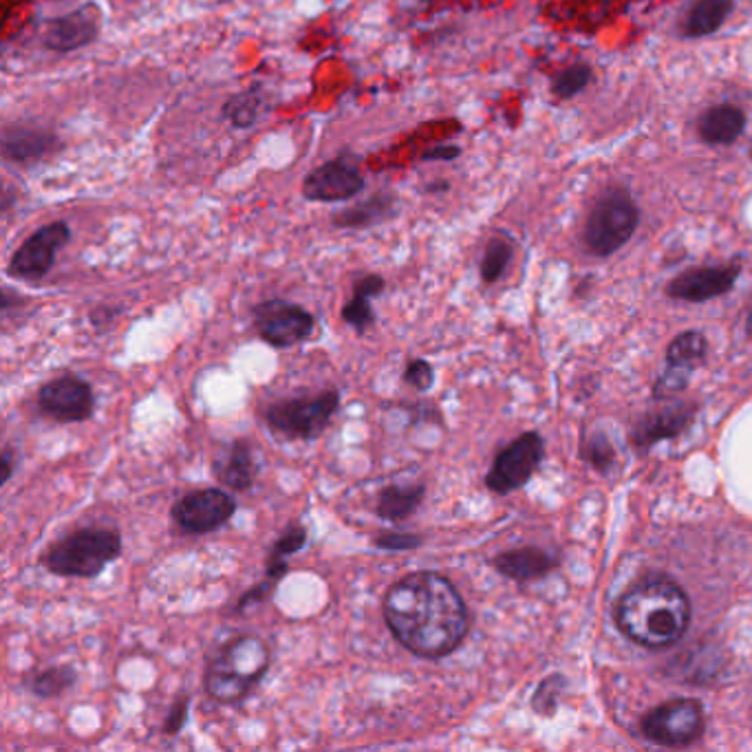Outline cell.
<instances>
[{"mask_svg": "<svg viewBox=\"0 0 752 752\" xmlns=\"http://www.w3.org/2000/svg\"><path fill=\"white\" fill-rule=\"evenodd\" d=\"M382 614L393 638L424 660L451 656L468 633V607L457 587L437 571H413L393 583Z\"/></svg>", "mask_w": 752, "mask_h": 752, "instance_id": "6da1fadb", "label": "cell"}, {"mask_svg": "<svg viewBox=\"0 0 752 752\" xmlns=\"http://www.w3.org/2000/svg\"><path fill=\"white\" fill-rule=\"evenodd\" d=\"M620 631L649 649L678 642L691 622V602L671 580L653 578L629 589L616 614Z\"/></svg>", "mask_w": 752, "mask_h": 752, "instance_id": "7a4b0ae2", "label": "cell"}, {"mask_svg": "<svg viewBox=\"0 0 752 752\" xmlns=\"http://www.w3.org/2000/svg\"><path fill=\"white\" fill-rule=\"evenodd\" d=\"M269 669V647L258 636H239L222 647L204 678L206 693L219 704H241Z\"/></svg>", "mask_w": 752, "mask_h": 752, "instance_id": "3957f363", "label": "cell"}, {"mask_svg": "<svg viewBox=\"0 0 752 752\" xmlns=\"http://www.w3.org/2000/svg\"><path fill=\"white\" fill-rule=\"evenodd\" d=\"M122 556V536L111 527H82L44 554V567L62 578H95Z\"/></svg>", "mask_w": 752, "mask_h": 752, "instance_id": "277c9868", "label": "cell"}, {"mask_svg": "<svg viewBox=\"0 0 752 752\" xmlns=\"http://www.w3.org/2000/svg\"><path fill=\"white\" fill-rule=\"evenodd\" d=\"M340 406L336 389L320 391L311 398H287L269 404L262 413L265 424L289 440H316L331 424Z\"/></svg>", "mask_w": 752, "mask_h": 752, "instance_id": "5b68a950", "label": "cell"}, {"mask_svg": "<svg viewBox=\"0 0 752 752\" xmlns=\"http://www.w3.org/2000/svg\"><path fill=\"white\" fill-rule=\"evenodd\" d=\"M640 222L638 206L625 190L605 193L591 208L585 226V246L594 256L620 250L636 233Z\"/></svg>", "mask_w": 752, "mask_h": 752, "instance_id": "8992f818", "label": "cell"}, {"mask_svg": "<svg viewBox=\"0 0 752 752\" xmlns=\"http://www.w3.org/2000/svg\"><path fill=\"white\" fill-rule=\"evenodd\" d=\"M254 327L258 336L274 349H289L307 338L316 329V318L300 305L271 298L254 307Z\"/></svg>", "mask_w": 752, "mask_h": 752, "instance_id": "52a82bcc", "label": "cell"}, {"mask_svg": "<svg viewBox=\"0 0 752 752\" xmlns=\"http://www.w3.org/2000/svg\"><path fill=\"white\" fill-rule=\"evenodd\" d=\"M237 514V499L222 488L188 493L173 505L171 516L184 534H210L230 523Z\"/></svg>", "mask_w": 752, "mask_h": 752, "instance_id": "ba28073f", "label": "cell"}, {"mask_svg": "<svg viewBox=\"0 0 752 752\" xmlns=\"http://www.w3.org/2000/svg\"><path fill=\"white\" fill-rule=\"evenodd\" d=\"M38 409L55 422L80 424L93 418L95 395L91 384L73 373L49 380L38 389Z\"/></svg>", "mask_w": 752, "mask_h": 752, "instance_id": "9c48e42d", "label": "cell"}, {"mask_svg": "<svg viewBox=\"0 0 752 752\" xmlns=\"http://www.w3.org/2000/svg\"><path fill=\"white\" fill-rule=\"evenodd\" d=\"M642 735L660 746H687L704 731L702 709L693 700H673L642 720Z\"/></svg>", "mask_w": 752, "mask_h": 752, "instance_id": "30bf717a", "label": "cell"}, {"mask_svg": "<svg viewBox=\"0 0 752 752\" xmlns=\"http://www.w3.org/2000/svg\"><path fill=\"white\" fill-rule=\"evenodd\" d=\"M543 460V440L538 433H525L518 440H514L509 446H505L497 455L488 477L486 486L495 495H509L518 488H523L534 471L538 468Z\"/></svg>", "mask_w": 752, "mask_h": 752, "instance_id": "8fae6325", "label": "cell"}, {"mask_svg": "<svg viewBox=\"0 0 752 752\" xmlns=\"http://www.w3.org/2000/svg\"><path fill=\"white\" fill-rule=\"evenodd\" d=\"M71 230L66 222H53L38 228L18 250L13 251L9 260V276L20 280H42L60 250L69 244Z\"/></svg>", "mask_w": 752, "mask_h": 752, "instance_id": "7c38bea8", "label": "cell"}, {"mask_svg": "<svg viewBox=\"0 0 752 752\" xmlns=\"http://www.w3.org/2000/svg\"><path fill=\"white\" fill-rule=\"evenodd\" d=\"M364 177L360 171L342 159L327 162L311 171L302 184V195L307 202L336 204L349 202L364 190Z\"/></svg>", "mask_w": 752, "mask_h": 752, "instance_id": "4fadbf2b", "label": "cell"}, {"mask_svg": "<svg viewBox=\"0 0 752 752\" xmlns=\"http://www.w3.org/2000/svg\"><path fill=\"white\" fill-rule=\"evenodd\" d=\"M100 20L102 11L95 4H84L71 13L49 20L42 33V42L55 53L78 51L97 38Z\"/></svg>", "mask_w": 752, "mask_h": 752, "instance_id": "5bb4252c", "label": "cell"}, {"mask_svg": "<svg viewBox=\"0 0 752 752\" xmlns=\"http://www.w3.org/2000/svg\"><path fill=\"white\" fill-rule=\"evenodd\" d=\"M740 267L738 265H722V267H700L689 269L673 278L667 287L671 298L689 300V302H704L718 298L733 289L738 282Z\"/></svg>", "mask_w": 752, "mask_h": 752, "instance_id": "9a60e30c", "label": "cell"}, {"mask_svg": "<svg viewBox=\"0 0 752 752\" xmlns=\"http://www.w3.org/2000/svg\"><path fill=\"white\" fill-rule=\"evenodd\" d=\"M55 146H58L55 135L44 128L11 124V126H4L2 131V155L4 159L16 162V164L42 159L51 155Z\"/></svg>", "mask_w": 752, "mask_h": 752, "instance_id": "2e32d148", "label": "cell"}, {"mask_svg": "<svg viewBox=\"0 0 752 752\" xmlns=\"http://www.w3.org/2000/svg\"><path fill=\"white\" fill-rule=\"evenodd\" d=\"M213 468L226 488L235 493H248L256 480V460L250 442L244 437L230 442L226 453L215 460Z\"/></svg>", "mask_w": 752, "mask_h": 752, "instance_id": "e0dca14e", "label": "cell"}, {"mask_svg": "<svg viewBox=\"0 0 752 752\" xmlns=\"http://www.w3.org/2000/svg\"><path fill=\"white\" fill-rule=\"evenodd\" d=\"M693 418V406H684V404H676V406H667L649 418H645L636 431H633V440L638 446H651L660 440H669L680 435L687 424Z\"/></svg>", "mask_w": 752, "mask_h": 752, "instance_id": "ac0fdd59", "label": "cell"}, {"mask_svg": "<svg viewBox=\"0 0 752 752\" xmlns=\"http://www.w3.org/2000/svg\"><path fill=\"white\" fill-rule=\"evenodd\" d=\"M746 128V115L740 106L720 104L709 109L700 117V135L707 144L713 146H729L740 140Z\"/></svg>", "mask_w": 752, "mask_h": 752, "instance_id": "d6986e66", "label": "cell"}, {"mask_svg": "<svg viewBox=\"0 0 752 752\" xmlns=\"http://www.w3.org/2000/svg\"><path fill=\"white\" fill-rule=\"evenodd\" d=\"M398 215V199L393 195H375L362 204L340 210L333 217V226L340 230H364L380 226Z\"/></svg>", "mask_w": 752, "mask_h": 752, "instance_id": "ffe728a7", "label": "cell"}, {"mask_svg": "<svg viewBox=\"0 0 752 752\" xmlns=\"http://www.w3.org/2000/svg\"><path fill=\"white\" fill-rule=\"evenodd\" d=\"M556 560L538 547H521L503 552L495 558V569L512 580H532L545 576Z\"/></svg>", "mask_w": 752, "mask_h": 752, "instance_id": "44dd1931", "label": "cell"}, {"mask_svg": "<svg viewBox=\"0 0 752 752\" xmlns=\"http://www.w3.org/2000/svg\"><path fill=\"white\" fill-rule=\"evenodd\" d=\"M426 497V486L424 484H402V486H387L382 488L378 503H375V514L382 521L389 523H402L411 518Z\"/></svg>", "mask_w": 752, "mask_h": 752, "instance_id": "7402d4cb", "label": "cell"}, {"mask_svg": "<svg viewBox=\"0 0 752 752\" xmlns=\"http://www.w3.org/2000/svg\"><path fill=\"white\" fill-rule=\"evenodd\" d=\"M733 9V0H698L687 20H684V35L702 38L718 31Z\"/></svg>", "mask_w": 752, "mask_h": 752, "instance_id": "603a6c76", "label": "cell"}, {"mask_svg": "<svg viewBox=\"0 0 752 752\" xmlns=\"http://www.w3.org/2000/svg\"><path fill=\"white\" fill-rule=\"evenodd\" d=\"M78 682V671L73 665H58L51 669H44L29 680H24V689L38 698V700H51L62 696L66 689H71Z\"/></svg>", "mask_w": 752, "mask_h": 752, "instance_id": "cb8c5ba5", "label": "cell"}, {"mask_svg": "<svg viewBox=\"0 0 752 752\" xmlns=\"http://www.w3.org/2000/svg\"><path fill=\"white\" fill-rule=\"evenodd\" d=\"M704 356H707V340L698 331H687V333L678 336L667 351L669 367H680V369H687V371H693L696 364Z\"/></svg>", "mask_w": 752, "mask_h": 752, "instance_id": "d4e9b609", "label": "cell"}, {"mask_svg": "<svg viewBox=\"0 0 752 752\" xmlns=\"http://www.w3.org/2000/svg\"><path fill=\"white\" fill-rule=\"evenodd\" d=\"M260 113V93L258 91H244L233 95L224 104V117L235 126V128H250L256 124Z\"/></svg>", "mask_w": 752, "mask_h": 752, "instance_id": "484cf974", "label": "cell"}, {"mask_svg": "<svg viewBox=\"0 0 752 752\" xmlns=\"http://www.w3.org/2000/svg\"><path fill=\"white\" fill-rule=\"evenodd\" d=\"M307 545V527L298 521L289 523L285 527V532L276 538V543L269 547L267 554V563H276V560H287L291 554L300 552Z\"/></svg>", "mask_w": 752, "mask_h": 752, "instance_id": "4316f807", "label": "cell"}, {"mask_svg": "<svg viewBox=\"0 0 752 752\" xmlns=\"http://www.w3.org/2000/svg\"><path fill=\"white\" fill-rule=\"evenodd\" d=\"M512 258V244L503 237H495L488 248L484 251L482 258V278L486 282H497L505 271V267L509 265Z\"/></svg>", "mask_w": 752, "mask_h": 752, "instance_id": "83f0119b", "label": "cell"}, {"mask_svg": "<svg viewBox=\"0 0 752 752\" xmlns=\"http://www.w3.org/2000/svg\"><path fill=\"white\" fill-rule=\"evenodd\" d=\"M371 300H373V298L353 291L351 300L342 307V320H344L349 327H353L360 336L367 333V329L373 327V322H375V311H373V307H371Z\"/></svg>", "mask_w": 752, "mask_h": 752, "instance_id": "f1b7e54d", "label": "cell"}, {"mask_svg": "<svg viewBox=\"0 0 752 752\" xmlns=\"http://www.w3.org/2000/svg\"><path fill=\"white\" fill-rule=\"evenodd\" d=\"M591 80V69L587 64H574L565 71H560L556 78H554V93L563 100L567 97H574L576 93H580Z\"/></svg>", "mask_w": 752, "mask_h": 752, "instance_id": "f546056e", "label": "cell"}, {"mask_svg": "<svg viewBox=\"0 0 752 752\" xmlns=\"http://www.w3.org/2000/svg\"><path fill=\"white\" fill-rule=\"evenodd\" d=\"M402 380L413 387L415 391L420 393H426L433 389V382H435V371H433V364L429 360H422V358H415L406 364L404 373H402Z\"/></svg>", "mask_w": 752, "mask_h": 752, "instance_id": "4dcf8cb0", "label": "cell"}, {"mask_svg": "<svg viewBox=\"0 0 752 752\" xmlns=\"http://www.w3.org/2000/svg\"><path fill=\"white\" fill-rule=\"evenodd\" d=\"M422 543H424L422 536L411 534V532H382L373 540L378 549H387V552H409V549H418Z\"/></svg>", "mask_w": 752, "mask_h": 752, "instance_id": "1f68e13d", "label": "cell"}, {"mask_svg": "<svg viewBox=\"0 0 752 752\" xmlns=\"http://www.w3.org/2000/svg\"><path fill=\"white\" fill-rule=\"evenodd\" d=\"M691 371L680 369V367H669V371L660 378V382L656 384V398H673L680 391L687 389Z\"/></svg>", "mask_w": 752, "mask_h": 752, "instance_id": "d6a6232c", "label": "cell"}, {"mask_svg": "<svg viewBox=\"0 0 752 752\" xmlns=\"http://www.w3.org/2000/svg\"><path fill=\"white\" fill-rule=\"evenodd\" d=\"M565 687V680L563 678H549L545 680L536 696H534V711L543 713V715H549L554 709H556V698H558V691Z\"/></svg>", "mask_w": 752, "mask_h": 752, "instance_id": "836d02e7", "label": "cell"}, {"mask_svg": "<svg viewBox=\"0 0 752 752\" xmlns=\"http://www.w3.org/2000/svg\"><path fill=\"white\" fill-rule=\"evenodd\" d=\"M188 713H190V698L188 696H182L173 702L171 711H168V718L164 722V733L175 738L184 731V727L188 724Z\"/></svg>", "mask_w": 752, "mask_h": 752, "instance_id": "e575fe53", "label": "cell"}, {"mask_svg": "<svg viewBox=\"0 0 752 752\" xmlns=\"http://www.w3.org/2000/svg\"><path fill=\"white\" fill-rule=\"evenodd\" d=\"M587 460H589L596 468H600V471L609 468V464H611V460H614V449H611V444L607 442V437H605L602 433H598V435H594V437L589 440Z\"/></svg>", "mask_w": 752, "mask_h": 752, "instance_id": "d590c367", "label": "cell"}, {"mask_svg": "<svg viewBox=\"0 0 752 752\" xmlns=\"http://www.w3.org/2000/svg\"><path fill=\"white\" fill-rule=\"evenodd\" d=\"M274 587H276V580H271V578H265L262 583L254 585L251 589H248V591L239 598V602H237V607H235V614H244L246 609H250L251 605H258V602H265L267 598H271Z\"/></svg>", "mask_w": 752, "mask_h": 752, "instance_id": "8d00e7d4", "label": "cell"}, {"mask_svg": "<svg viewBox=\"0 0 752 752\" xmlns=\"http://www.w3.org/2000/svg\"><path fill=\"white\" fill-rule=\"evenodd\" d=\"M384 287H387V280H384L380 274H367V276H362V278L356 280L353 291L364 293V296H369V298H378V296L384 291Z\"/></svg>", "mask_w": 752, "mask_h": 752, "instance_id": "74e56055", "label": "cell"}, {"mask_svg": "<svg viewBox=\"0 0 752 752\" xmlns=\"http://www.w3.org/2000/svg\"><path fill=\"white\" fill-rule=\"evenodd\" d=\"M462 151L460 146H453V144H437L435 148H429L424 153V159L429 162H453L455 157H460Z\"/></svg>", "mask_w": 752, "mask_h": 752, "instance_id": "f35d334b", "label": "cell"}, {"mask_svg": "<svg viewBox=\"0 0 752 752\" xmlns=\"http://www.w3.org/2000/svg\"><path fill=\"white\" fill-rule=\"evenodd\" d=\"M117 313H120V307H100V309L91 311V322H93L95 329H102V327L109 325Z\"/></svg>", "mask_w": 752, "mask_h": 752, "instance_id": "ab89813d", "label": "cell"}, {"mask_svg": "<svg viewBox=\"0 0 752 752\" xmlns=\"http://www.w3.org/2000/svg\"><path fill=\"white\" fill-rule=\"evenodd\" d=\"M13 475V451L7 446L2 451V484H7Z\"/></svg>", "mask_w": 752, "mask_h": 752, "instance_id": "60d3db41", "label": "cell"}, {"mask_svg": "<svg viewBox=\"0 0 752 752\" xmlns=\"http://www.w3.org/2000/svg\"><path fill=\"white\" fill-rule=\"evenodd\" d=\"M746 327H749V333H751V336H752V311H751V316H749V325H746Z\"/></svg>", "mask_w": 752, "mask_h": 752, "instance_id": "b9f144b4", "label": "cell"}]
</instances>
